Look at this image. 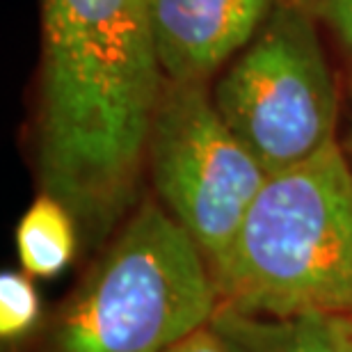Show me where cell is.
Returning <instances> with one entry per match:
<instances>
[{
    "label": "cell",
    "mask_w": 352,
    "mask_h": 352,
    "mask_svg": "<svg viewBox=\"0 0 352 352\" xmlns=\"http://www.w3.org/2000/svg\"><path fill=\"white\" fill-rule=\"evenodd\" d=\"M39 176L89 238L135 199L163 72L149 0H39Z\"/></svg>",
    "instance_id": "obj_1"
},
{
    "label": "cell",
    "mask_w": 352,
    "mask_h": 352,
    "mask_svg": "<svg viewBox=\"0 0 352 352\" xmlns=\"http://www.w3.org/2000/svg\"><path fill=\"white\" fill-rule=\"evenodd\" d=\"M210 274L220 305L248 314H352V170L339 142L267 176Z\"/></svg>",
    "instance_id": "obj_2"
},
{
    "label": "cell",
    "mask_w": 352,
    "mask_h": 352,
    "mask_svg": "<svg viewBox=\"0 0 352 352\" xmlns=\"http://www.w3.org/2000/svg\"><path fill=\"white\" fill-rule=\"evenodd\" d=\"M210 265L163 206L144 201L55 329V352H163L210 325Z\"/></svg>",
    "instance_id": "obj_3"
},
{
    "label": "cell",
    "mask_w": 352,
    "mask_h": 352,
    "mask_svg": "<svg viewBox=\"0 0 352 352\" xmlns=\"http://www.w3.org/2000/svg\"><path fill=\"white\" fill-rule=\"evenodd\" d=\"M213 101L270 176L336 142L339 96L318 21L298 0H281L224 69Z\"/></svg>",
    "instance_id": "obj_4"
},
{
    "label": "cell",
    "mask_w": 352,
    "mask_h": 352,
    "mask_svg": "<svg viewBox=\"0 0 352 352\" xmlns=\"http://www.w3.org/2000/svg\"><path fill=\"white\" fill-rule=\"evenodd\" d=\"M146 165L158 197L208 265L229 250L270 176L224 122L206 82H163L146 140Z\"/></svg>",
    "instance_id": "obj_5"
},
{
    "label": "cell",
    "mask_w": 352,
    "mask_h": 352,
    "mask_svg": "<svg viewBox=\"0 0 352 352\" xmlns=\"http://www.w3.org/2000/svg\"><path fill=\"white\" fill-rule=\"evenodd\" d=\"M281 0H149L153 53L165 80L208 82L261 30Z\"/></svg>",
    "instance_id": "obj_6"
},
{
    "label": "cell",
    "mask_w": 352,
    "mask_h": 352,
    "mask_svg": "<svg viewBox=\"0 0 352 352\" xmlns=\"http://www.w3.org/2000/svg\"><path fill=\"white\" fill-rule=\"evenodd\" d=\"M210 327L229 352H343L332 316H263L220 305Z\"/></svg>",
    "instance_id": "obj_7"
},
{
    "label": "cell",
    "mask_w": 352,
    "mask_h": 352,
    "mask_svg": "<svg viewBox=\"0 0 352 352\" xmlns=\"http://www.w3.org/2000/svg\"><path fill=\"white\" fill-rule=\"evenodd\" d=\"M76 217L60 199L41 192L16 227V250L23 272L55 277L76 254Z\"/></svg>",
    "instance_id": "obj_8"
},
{
    "label": "cell",
    "mask_w": 352,
    "mask_h": 352,
    "mask_svg": "<svg viewBox=\"0 0 352 352\" xmlns=\"http://www.w3.org/2000/svg\"><path fill=\"white\" fill-rule=\"evenodd\" d=\"M39 318V295L28 272H3L0 277V334L16 339Z\"/></svg>",
    "instance_id": "obj_9"
},
{
    "label": "cell",
    "mask_w": 352,
    "mask_h": 352,
    "mask_svg": "<svg viewBox=\"0 0 352 352\" xmlns=\"http://www.w3.org/2000/svg\"><path fill=\"white\" fill-rule=\"evenodd\" d=\"M318 23H325L352 55V0H298Z\"/></svg>",
    "instance_id": "obj_10"
},
{
    "label": "cell",
    "mask_w": 352,
    "mask_h": 352,
    "mask_svg": "<svg viewBox=\"0 0 352 352\" xmlns=\"http://www.w3.org/2000/svg\"><path fill=\"white\" fill-rule=\"evenodd\" d=\"M163 352H229L224 341L217 336V332L210 325L197 329V332L188 334L186 339L176 341Z\"/></svg>",
    "instance_id": "obj_11"
},
{
    "label": "cell",
    "mask_w": 352,
    "mask_h": 352,
    "mask_svg": "<svg viewBox=\"0 0 352 352\" xmlns=\"http://www.w3.org/2000/svg\"><path fill=\"white\" fill-rule=\"evenodd\" d=\"M332 327L336 334V341L343 352H352V314L332 316Z\"/></svg>",
    "instance_id": "obj_12"
}]
</instances>
